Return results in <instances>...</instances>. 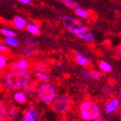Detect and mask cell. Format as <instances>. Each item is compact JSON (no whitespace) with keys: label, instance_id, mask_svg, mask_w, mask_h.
<instances>
[{"label":"cell","instance_id":"7402d4cb","mask_svg":"<svg viewBox=\"0 0 121 121\" xmlns=\"http://www.w3.org/2000/svg\"><path fill=\"white\" fill-rule=\"evenodd\" d=\"M26 96H31L34 94L35 91H36V87H35L34 85H32V83L30 82L26 87H24L22 90Z\"/></svg>","mask_w":121,"mask_h":121},{"label":"cell","instance_id":"ba28073f","mask_svg":"<svg viewBox=\"0 0 121 121\" xmlns=\"http://www.w3.org/2000/svg\"><path fill=\"white\" fill-rule=\"evenodd\" d=\"M40 117V113L33 107H30L26 109L23 114L22 121H37Z\"/></svg>","mask_w":121,"mask_h":121},{"label":"cell","instance_id":"7c38bea8","mask_svg":"<svg viewBox=\"0 0 121 121\" xmlns=\"http://www.w3.org/2000/svg\"><path fill=\"white\" fill-rule=\"evenodd\" d=\"M4 43L10 48H17L20 46V40L16 36H10V37H4L3 40Z\"/></svg>","mask_w":121,"mask_h":121},{"label":"cell","instance_id":"4dcf8cb0","mask_svg":"<svg viewBox=\"0 0 121 121\" xmlns=\"http://www.w3.org/2000/svg\"><path fill=\"white\" fill-rule=\"evenodd\" d=\"M17 1L25 5H30L31 4V0H17Z\"/></svg>","mask_w":121,"mask_h":121},{"label":"cell","instance_id":"7a4b0ae2","mask_svg":"<svg viewBox=\"0 0 121 121\" xmlns=\"http://www.w3.org/2000/svg\"><path fill=\"white\" fill-rule=\"evenodd\" d=\"M79 113L84 120L92 121L100 117L101 108L97 103L91 100H85L79 106Z\"/></svg>","mask_w":121,"mask_h":121},{"label":"cell","instance_id":"5bb4252c","mask_svg":"<svg viewBox=\"0 0 121 121\" xmlns=\"http://www.w3.org/2000/svg\"><path fill=\"white\" fill-rule=\"evenodd\" d=\"M14 99L16 103L20 104H24L27 101V96L23 91H16L14 94Z\"/></svg>","mask_w":121,"mask_h":121},{"label":"cell","instance_id":"52a82bcc","mask_svg":"<svg viewBox=\"0 0 121 121\" xmlns=\"http://www.w3.org/2000/svg\"><path fill=\"white\" fill-rule=\"evenodd\" d=\"M119 106H120V101L118 98H111L109 99L107 103L104 105V113L106 114H112V113H115L119 109Z\"/></svg>","mask_w":121,"mask_h":121},{"label":"cell","instance_id":"f546056e","mask_svg":"<svg viewBox=\"0 0 121 121\" xmlns=\"http://www.w3.org/2000/svg\"><path fill=\"white\" fill-rule=\"evenodd\" d=\"M8 51V46L5 45L4 43H1L0 44V52H5Z\"/></svg>","mask_w":121,"mask_h":121},{"label":"cell","instance_id":"e575fe53","mask_svg":"<svg viewBox=\"0 0 121 121\" xmlns=\"http://www.w3.org/2000/svg\"><path fill=\"white\" fill-rule=\"evenodd\" d=\"M119 95H120V97H121V88H120V90H119Z\"/></svg>","mask_w":121,"mask_h":121},{"label":"cell","instance_id":"d6986e66","mask_svg":"<svg viewBox=\"0 0 121 121\" xmlns=\"http://www.w3.org/2000/svg\"><path fill=\"white\" fill-rule=\"evenodd\" d=\"M36 52V49L34 48H30V47H26L24 46L20 48V52L22 53L23 55H26V56H30V55L35 54Z\"/></svg>","mask_w":121,"mask_h":121},{"label":"cell","instance_id":"3957f363","mask_svg":"<svg viewBox=\"0 0 121 121\" xmlns=\"http://www.w3.org/2000/svg\"><path fill=\"white\" fill-rule=\"evenodd\" d=\"M36 97L40 102L51 104L57 98V91L55 87L48 82H43L36 86Z\"/></svg>","mask_w":121,"mask_h":121},{"label":"cell","instance_id":"9c48e42d","mask_svg":"<svg viewBox=\"0 0 121 121\" xmlns=\"http://www.w3.org/2000/svg\"><path fill=\"white\" fill-rule=\"evenodd\" d=\"M27 20L25 17L20 16V15H17L12 20V26L14 29L19 30H23L26 29L27 27Z\"/></svg>","mask_w":121,"mask_h":121},{"label":"cell","instance_id":"4fadbf2b","mask_svg":"<svg viewBox=\"0 0 121 121\" xmlns=\"http://www.w3.org/2000/svg\"><path fill=\"white\" fill-rule=\"evenodd\" d=\"M26 30L28 31V33L30 35H32V36H37V35L40 34V26L35 22H30L27 25V27H26Z\"/></svg>","mask_w":121,"mask_h":121},{"label":"cell","instance_id":"d590c367","mask_svg":"<svg viewBox=\"0 0 121 121\" xmlns=\"http://www.w3.org/2000/svg\"><path fill=\"white\" fill-rule=\"evenodd\" d=\"M120 114H121V109H120Z\"/></svg>","mask_w":121,"mask_h":121},{"label":"cell","instance_id":"d4e9b609","mask_svg":"<svg viewBox=\"0 0 121 121\" xmlns=\"http://www.w3.org/2000/svg\"><path fill=\"white\" fill-rule=\"evenodd\" d=\"M80 75L85 81H91L93 79L91 71L87 70V69H82V70L80 71Z\"/></svg>","mask_w":121,"mask_h":121},{"label":"cell","instance_id":"8fae6325","mask_svg":"<svg viewBox=\"0 0 121 121\" xmlns=\"http://www.w3.org/2000/svg\"><path fill=\"white\" fill-rule=\"evenodd\" d=\"M75 60L79 65H81V66H83V67H88L91 65L90 59H89L86 56L81 54V53H77V54H75Z\"/></svg>","mask_w":121,"mask_h":121},{"label":"cell","instance_id":"30bf717a","mask_svg":"<svg viewBox=\"0 0 121 121\" xmlns=\"http://www.w3.org/2000/svg\"><path fill=\"white\" fill-rule=\"evenodd\" d=\"M22 43L24 46L30 47V48H36V47L38 45V41L32 35H26L23 36Z\"/></svg>","mask_w":121,"mask_h":121},{"label":"cell","instance_id":"44dd1931","mask_svg":"<svg viewBox=\"0 0 121 121\" xmlns=\"http://www.w3.org/2000/svg\"><path fill=\"white\" fill-rule=\"evenodd\" d=\"M0 32L4 37H10V36H16V33L14 30L9 28H7V27H3L0 30Z\"/></svg>","mask_w":121,"mask_h":121},{"label":"cell","instance_id":"ffe728a7","mask_svg":"<svg viewBox=\"0 0 121 121\" xmlns=\"http://www.w3.org/2000/svg\"><path fill=\"white\" fill-rule=\"evenodd\" d=\"M35 76L37 80L41 81L42 82H48L49 81V76L46 72H39V71H36L35 72Z\"/></svg>","mask_w":121,"mask_h":121},{"label":"cell","instance_id":"603a6c76","mask_svg":"<svg viewBox=\"0 0 121 121\" xmlns=\"http://www.w3.org/2000/svg\"><path fill=\"white\" fill-rule=\"evenodd\" d=\"M19 65H20V70L27 71L29 69V61L26 58H20L18 60Z\"/></svg>","mask_w":121,"mask_h":121},{"label":"cell","instance_id":"8992f818","mask_svg":"<svg viewBox=\"0 0 121 121\" xmlns=\"http://www.w3.org/2000/svg\"><path fill=\"white\" fill-rule=\"evenodd\" d=\"M60 21L62 25L65 26L67 30L73 28V27H77V26H86L82 21L77 20V19L74 18L69 15H63L60 18Z\"/></svg>","mask_w":121,"mask_h":121},{"label":"cell","instance_id":"836d02e7","mask_svg":"<svg viewBox=\"0 0 121 121\" xmlns=\"http://www.w3.org/2000/svg\"><path fill=\"white\" fill-rule=\"evenodd\" d=\"M63 65V63H58V66H62Z\"/></svg>","mask_w":121,"mask_h":121},{"label":"cell","instance_id":"e0dca14e","mask_svg":"<svg viewBox=\"0 0 121 121\" xmlns=\"http://www.w3.org/2000/svg\"><path fill=\"white\" fill-rule=\"evenodd\" d=\"M61 3H62L64 5H65L66 7L69 9H77L81 8V6L77 4L75 1L74 0H59Z\"/></svg>","mask_w":121,"mask_h":121},{"label":"cell","instance_id":"5b68a950","mask_svg":"<svg viewBox=\"0 0 121 121\" xmlns=\"http://www.w3.org/2000/svg\"><path fill=\"white\" fill-rule=\"evenodd\" d=\"M70 107V99L65 95L57 97L55 101L52 103V108L56 113H64L69 110Z\"/></svg>","mask_w":121,"mask_h":121},{"label":"cell","instance_id":"4316f807","mask_svg":"<svg viewBox=\"0 0 121 121\" xmlns=\"http://www.w3.org/2000/svg\"><path fill=\"white\" fill-rule=\"evenodd\" d=\"M91 75H92V78L95 79V80H101L103 78V74H102V71L97 70V69H93L91 71Z\"/></svg>","mask_w":121,"mask_h":121},{"label":"cell","instance_id":"f1b7e54d","mask_svg":"<svg viewBox=\"0 0 121 121\" xmlns=\"http://www.w3.org/2000/svg\"><path fill=\"white\" fill-rule=\"evenodd\" d=\"M10 70H20V65L18 61H14L10 64Z\"/></svg>","mask_w":121,"mask_h":121},{"label":"cell","instance_id":"277c9868","mask_svg":"<svg viewBox=\"0 0 121 121\" xmlns=\"http://www.w3.org/2000/svg\"><path fill=\"white\" fill-rule=\"evenodd\" d=\"M68 30L69 33L75 35V36L81 38V40L85 41L86 43H93L95 41V36L92 31L88 27H86V26L73 27Z\"/></svg>","mask_w":121,"mask_h":121},{"label":"cell","instance_id":"484cf974","mask_svg":"<svg viewBox=\"0 0 121 121\" xmlns=\"http://www.w3.org/2000/svg\"><path fill=\"white\" fill-rule=\"evenodd\" d=\"M35 69L36 71H39V72H47L48 65L43 62H39L35 65Z\"/></svg>","mask_w":121,"mask_h":121},{"label":"cell","instance_id":"2e32d148","mask_svg":"<svg viewBox=\"0 0 121 121\" xmlns=\"http://www.w3.org/2000/svg\"><path fill=\"white\" fill-rule=\"evenodd\" d=\"M99 69L103 73H109L112 71V65L107 61H101L98 65Z\"/></svg>","mask_w":121,"mask_h":121},{"label":"cell","instance_id":"6da1fadb","mask_svg":"<svg viewBox=\"0 0 121 121\" xmlns=\"http://www.w3.org/2000/svg\"><path fill=\"white\" fill-rule=\"evenodd\" d=\"M30 79L31 76L28 71L9 70L4 75V83L9 90L20 91L30 82Z\"/></svg>","mask_w":121,"mask_h":121},{"label":"cell","instance_id":"ac0fdd59","mask_svg":"<svg viewBox=\"0 0 121 121\" xmlns=\"http://www.w3.org/2000/svg\"><path fill=\"white\" fill-rule=\"evenodd\" d=\"M18 109L14 106H10L8 109H7V113H8V118L10 120H14L15 118L17 117L18 114Z\"/></svg>","mask_w":121,"mask_h":121},{"label":"cell","instance_id":"d6a6232c","mask_svg":"<svg viewBox=\"0 0 121 121\" xmlns=\"http://www.w3.org/2000/svg\"><path fill=\"white\" fill-rule=\"evenodd\" d=\"M117 55H118V57H119V59H121V48L119 49V51H118V52H117Z\"/></svg>","mask_w":121,"mask_h":121},{"label":"cell","instance_id":"9a60e30c","mask_svg":"<svg viewBox=\"0 0 121 121\" xmlns=\"http://www.w3.org/2000/svg\"><path fill=\"white\" fill-rule=\"evenodd\" d=\"M75 14L78 17V18L85 19V20L88 19L89 16H90V13H89V11H87L86 9H82V8H79V9H75Z\"/></svg>","mask_w":121,"mask_h":121},{"label":"cell","instance_id":"1f68e13d","mask_svg":"<svg viewBox=\"0 0 121 121\" xmlns=\"http://www.w3.org/2000/svg\"><path fill=\"white\" fill-rule=\"evenodd\" d=\"M92 121H107V119H105L104 118H102V117H98L97 119H93Z\"/></svg>","mask_w":121,"mask_h":121},{"label":"cell","instance_id":"cb8c5ba5","mask_svg":"<svg viewBox=\"0 0 121 121\" xmlns=\"http://www.w3.org/2000/svg\"><path fill=\"white\" fill-rule=\"evenodd\" d=\"M8 118V113H7V109L4 103H1L0 104V121H5Z\"/></svg>","mask_w":121,"mask_h":121},{"label":"cell","instance_id":"83f0119b","mask_svg":"<svg viewBox=\"0 0 121 121\" xmlns=\"http://www.w3.org/2000/svg\"><path fill=\"white\" fill-rule=\"evenodd\" d=\"M7 65H8V59L4 55L1 54L0 55V68L1 69H4L6 68Z\"/></svg>","mask_w":121,"mask_h":121}]
</instances>
